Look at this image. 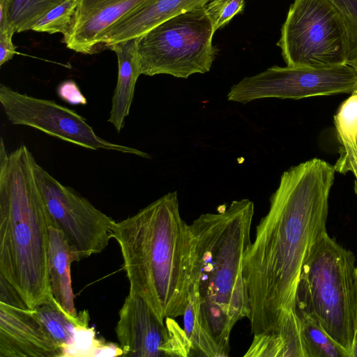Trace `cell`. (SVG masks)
Returning a JSON list of instances; mask_svg holds the SVG:
<instances>
[{
    "mask_svg": "<svg viewBox=\"0 0 357 357\" xmlns=\"http://www.w3.org/2000/svg\"><path fill=\"white\" fill-rule=\"evenodd\" d=\"M335 172L334 166L313 158L282 174L243 261L254 335L278 332L296 313L301 269L327 232Z\"/></svg>",
    "mask_w": 357,
    "mask_h": 357,
    "instance_id": "6da1fadb",
    "label": "cell"
},
{
    "mask_svg": "<svg viewBox=\"0 0 357 357\" xmlns=\"http://www.w3.org/2000/svg\"><path fill=\"white\" fill-rule=\"evenodd\" d=\"M129 293L142 297L161 320L183 315L191 280L192 234L181 218L176 192H169L118 222Z\"/></svg>",
    "mask_w": 357,
    "mask_h": 357,
    "instance_id": "7a4b0ae2",
    "label": "cell"
},
{
    "mask_svg": "<svg viewBox=\"0 0 357 357\" xmlns=\"http://www.w3.org/2000/svg\"><path fill=\"white\" fill-rule=\"evenodd\" d=\"M254 213L253 202L242 199L217 213L202 214L190 225V289L197 294L204 324L226 356L233 327L251 314L243 268L252 244Z\"/></svg>",
    "mask_w": 357,
    "mask_h": 357,
    "instance_id": "3957f363",
    "label": "cell"
},
{
    "mask_svg": "<svg viewBox=\"0 0 357 357\" xmlns=\"http://www.w3.org/2000/svg\"><path fill=\"white\" fill-rule=\"evenodd\" d=\"M25 145H0V275L33 310L53 298L48 273L50 218Z\"/></svg>",
    "mask_w": 357,
    "mask_h": 357,
    "instance_id": "277c9868",
    "label": "cell"
},
{
    "mask_svg": "<svg viewBox=\"0 0 357 357\" xmlns=\"http://www.w3.org/2000/svg\"><path fill=\"white\" fill-rule=\"evenodd\" d=\"M355 257L326 233L301 271L296 312L308 317L351 357L356 328Z\"/></svg>",
    "mask_w": 357,
    "mask_h": 357,
    "instance_id": "5b68a950",
    "label": "cell"
},
{
    "mask_svg": "<svg viewBox=\"0 0 357 357\" xmlns=\"http://www.w3.org/2000/svg\"><path fill=\"white\" fill-rule=\"evenodd\" d=\"M205 7L176 15L137 38L141 75L188 78L211 70L218 52Z\"/></svg>",
    "mask_w": 357,
    "mask_h": 357,
    "instance_id": "8992f818",
    "label": "cell"
},
{
    "mask_svg": "<svg viewBox=\"0 0 357 357\" xmlns=\"http://www.w3.org/2000/svg\"><path fill=\"white\" fill-rule=\"evenodd\" d=\"M277 45L287 66L323 68L349 62L347 27L330 0H294Z\"/></svg>",
    "mask_w": 357,
    "mask_h": 357,
    "instance_id": "52a82bcc",
    "label": "cell"
},
{
    "mask_svg": "<svg viewBox=\"0 0 357 357\" xmlns=\"http://www.w3.org/2000/svg\"><path fill=\"white\" fill-rule=\"evenodd\" d=\"M33 176L50 223L64 234L75 261L102 252L115 221L89 200L51 176L34 159Z\"/></svg>",
    "mask_w": 357,
    "mask_h": 357,
    "instance_id": "ba28073f",
    "label": "cell"
},
{
    "mask_svg": "<svg viewBox=\"0 0 357 357\" xmlns=\"http://www.w3.org/2000/svg\"><path fill=\"white\" fill-rule=\"evenodd\" d=\"M357 89V68L350 63L312 67L273 66L231 86L227 99L246 104L268 98L301 99L351 93Z\"/></svg>",
    "mask_w": 357,
    "mask_h": 357,
    "instance_id": "9c48e42d",
    "label": "cell"
},
{
    "mask_svg": "<svg viewBox=\"0 0 357 357\" xmlns=\"http://www.w3.org/2000/svg\"><path fill=\"white\" fill-rule=\"evenodd\" d=\"M0 102L7 119L14 125L31 127L86 149H105L150 158L148 153L137 149L102 139L82 116L54 100L21 93L1 84Z\"/></svg>",
    "mask_w": 357,
    "mask_h": 357,
    "instance_id": "30bf717a",
    "label": "cell"
},
{
    "mask_svg": "<svg viewBox=\"0 0 357 357\" xmlns=\"http://www.w3.org/2000/svg\"><path fill=\"white\" fill-rule=\"evenodd\" d=\"M116 333L123 356H189L192 349L184 329L174 318L165 324L139 296L129 293L119 312Z\"/></svg>",
    "mask_w": 357,
    "mask_h": 357,
    "instance_id": "8fae6325",
    "label": "cell"
},
{
    "mask_svg": "<svg viewBox=\"0 0 357 357\" xmlns=\"http://www.w3.org/2000/svg\"><path fill=\"white\" fill-rule=\"evenodd\" d=\"M61 356L63 349L0 275V357Z\"/></svg>",
    "mask_w": 357,
    "mask_h": 357,
    "instance_id": "7c38bea8",
    "label": "cell"
},
{
    "mask_svg": "<svg viewBox=\"0 0 357 357\" xmlns=\"http://www.w3.org/2000/svg\"><path fill=\"white\" fill-rule=\"evenodd\" d=\"M144 1L79 0L73 24L63 35V43L76 52H98V36Z\"/></svg>",
    "mask_w": 357,
    "mask_h": 357,
    "instance_id": "4fadbf2b",
    "label": "cell"
},
{
    "mask_svg": "<svg viewBox=\"0 0 357 357\" xmlns=\"http://www.w3.org/2000/svg\"><path fill=\"white\" fill-rule=\"evenodd\" d=\"M211 1L144 0L98 36L99 52L114 43L138 38L160 23Z\"/></svg>",
    "mask_w": 357,
    "mask_h": 357,
    "instance_id": "5bb4252c",
    "label": "cell"
},
{
    "mask_svg": "<svg viewBox=\"0 0 357 357\" xmlns=\"http://www.w3.org/2000/svg\"><path fill=\"white\" fill-rule=\"evenodd\" d=\"M107 48L115 52L118 60L117 83L112 98L108 121L120 132L125 125V118L129 115L136 82L141 75L137 38L114 43Z\"/></svg>",
    "mask_w": 357,
    "mask_h": 357,
    "instance_id": "9a60e30c",
    "label": "cell"
},
{
    "mask_svg": "<svg viewBox=\"0 0 357 357\" xmlns=\"http://www.w3.org/2000/svg\"><path fill=\"white\" fill-rule=\"evenodd\" d=\"M48 229L47 266L52 294L65 312L77 317L70 274L75 258L63 233L52 223Z\"/></svg>",
    "mask_w": 357,
    "mask_h": 357,
    "instance_id": "2e32d148",
    "label": "cell"
},
{
    "mask_svg": "<svg viewBox=\"0 0 357 357\" xmlns=\"http://www.w3.org/2000/svg\"><path fill=\"white\" fill-rule=\"evenodd\" d=\"M33 314L52 338L65 350L73 342L79 326L89 325L86 310L79 312L77 317L68 315L59 306L54 298L33 310Z\"/></svg>",
    "mask_w": 357,
    "mask_h": 357,
    "instance_id": "e0dca14e",
    "label": "cell"
},
{
    "mask_svg": "<svg viewBox=\"0 0 357 357\" xmlns=\"http://www.w3.org/2000/svg\"><path fill=\"white\" fill-rule=\"evenodd\" d=\"M183 317L184 331L192 352L202 356H226L204 324L199 296L192 289H190Z\"/></svg>",
    "mask_w": 357,
    "mask_h": 357,
    "instance_id": "ac0fdd59",
    "label": "cell"
},
{
    "mask_svg": "<svg viewBox=\"0 0 357 357\" xmlns=\"http://www.w3.org/2000/svg\"><path fill=\"white\" fill-rule=\"evenodd\" d=\"M64 0H7L8 26L15 32L32 29L48 11Z\"/></svg>",
    "mask_w": 357,
    "mask_h": 357,
    "instance_id": "d6986e66",
    "label": "cell"
},
{
    "mask_svg": "<svg viewBox=\"0 0 357 357\" xmlns=\"http://www.w3.org/2000/svg\"><path fill=\"white\" fill-rule=\"evenodd\" d=\"M299 318L307 357H349L317 322L308 317Z\"/></svg>",
    "mask_w": 357,
    "mask_h": 357,
    "instance_id": "ffe728a7",
    "label": "cell"
},
{
    "mask_svg": "<svg viewBox=\"0 0 357 357\" xmlns=\"http://www.w3.org/2000/svg\"><path fill=\"white\" fill-rule=\"evenodd\" d=\"M78 2L79 0H64L44 15L31 30L65 35L71 28Z\"/></svg>",
    "mask_w": 357,
    "mask_h": 357,
    "instance_id": "44dd1931",
    "label": "cell"
},
{
    "mask_svg": "<svg viewBox=\"0 0 357 357\" xmlns=\"http://www.w3.org/2000/svg\"><path fill=\"white\" fill-rule=\"evenodd\" d=\"M340 144V157L334 168L341 174L351 172L355 178L357 193V124L337 133Z\"/></svg>",
    "mask_w": 357,
    "mask_h": 357,
    "instance_id": "7402d4cb",
    "label": "cell"
},
{
    "mask_svg": "<svg viewBox=\"0 0 357 357\" xmlns=\"http://www.w3.org/2000/svg\"><path fill=\"white\" fill-rule=\"evenodd\" d=\"M204 7L215 32L243 10L245 0H211Z\"/></svg>",
    "mask_w": 357,
    "mask_h": 357,
    "instance_id": "603a6c76",
    "label": "cell"
},
{
    "mask_svg": "<svg viewBox=\"0 0 357 357\" xmlns=\"http://www.w3.org/2000/svg\"><path fill=\"white\" fill-rule=\"evenodd\" d=\"M341 13L349 40V62L357 57V0H330Z\"/></svg>",
    "mask_w": 357,
    "mask_h": 357,
    "instance_id": "cb8c5ba5",
    "label": "cell"
},
{
    "mask_svg": "<svg viewBox=\"0 0 357 357\" xmlns=\"http://www.w3.org/2000/svg\"><path fill=\"white\" fill-rule=\"evenodd\" d=\"M284 344L278 332L254 335L245 356H283Z\"/></svg>",
    "mask_w": 357,
    "mask_h": 357,
    "instance_id": "d4e9b609",
    "label": "cell"
},
{
    "mask_svg": "<svg viewBox=\"0 0 357 357\" xmlns=\"http://www.w3.org/2000/svg\"><path fill=\"white\" fill-rule=\"evenodd\" d=\"M58 96L70 105H86L87 100L73 80L61 82L56 89Z\"/></svg>",
    "mask_w": 357,
    "mask_h": 357,
    "instance_id": "484cf974",
    "label": "cell"
},
{
    "mask_svg": "<svg viewBox=\"0 0 357 357\" xmlns=\"http://www.w3.org/2000/svg\"><path fill=\"white\" fill-rule=\"evenodd\" d=\"M15 31L11 29L0 32V66L13 59L17 53L16 46L13 43V36Z\"/></svg>",
    "mask_w": 357,
    "mask_h": 357,
    "instance_id": "4316f807",
    "label": "cell"
},
{
    "mask_svg": "<svg viewBox=\"0 0 357 357\" xmlns=\"http://www.w3.org/2000/svg\"><path fill=\"white\" fill-rule=\"evenodd\" d=\"M351 357H357V311H356V328L351 351Z\"/></svg>",
    "mask_w": 357,
    "mask_h": 357,
    "instance_id": "83f0119b",
    "label": "cell"
},
{
    "mask_svg": "<svg viewBox=\"0 0 357 357\" xmlns=\"http://www.w3.org/2000/svg\"><path fill=\"white\" fill-rule=\"evenodd\" d=\"M355 296H356V308H357V266L356 267V276H355Z\"/></svg>",
    "mask_w": 357,
    "mask_h": 357,
    "instance_id": "f1b7e54d",
    "label": "cell"
},
{
    "mask_svg": "<svg viewBox=\"0 0 357 357\" xmlns=\"http://www.w3.org/2000/svg\"><path fill=\"white\" fill-rule=\"evenodd\" d=\"M349 63L351 64L357 68V57Z\"/></svg>",
    "mask_w": 357,
    "mask_h": 357,
    "instance_id": "f546056e",
    "label": "cell"
}]
</instances>
